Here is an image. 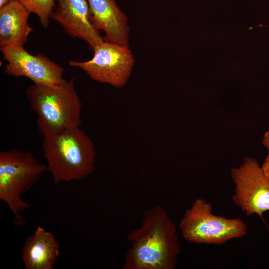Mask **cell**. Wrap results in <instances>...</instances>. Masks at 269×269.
Listing matches in <instances>:
<instances>
[{
	"label": "cell",
	"mask_w": 269,
	"mask_h": 269,
	"mask_svg": "<svg viewBox=\"0 0 269 269\" xmlns=\"http://www.w3.org/2000/svg\"><path fill=\"white\" fill-rule=\"evenodd\" d=\"M47 166L30 151L11 149L0 151V200L14 215L13 223L23 226L21 213L30 208L22 195L40 179Z\"/></svg>",
	"instance_id": "obj_4"
},
{
	"label": "cell",
	"mask_w": 269,
	"mask_h": 269,
	"mask_svg": "<svg viewBox=\"0 0 269 269\" xmlns=\"http://www.w3.org/2000/svg\"><path fill=\"white\" fill-rule=\"evenodd\" d=\"M92 19L105 41L129 46L130 27L126 14L116 0H87Z\"/></svg>",
	"instance_id": "obj_10"
},
{
	"label": "cell",
	"mask_w": 269,
	"mask_h": 269,
	"mask_svg": "<svg viewBox=\"0 0 269 269\" xmlns=\"http://www.w3.org/2000/svg\"><path fill=\"white\" fill-rule=\"evenodd\" d=\"M30 14L16 0L0 8V47H23L33 31L28 23Z\"/></svg>",
	"instance_id": "obj_12"
},
{
	"label": "cell",
	"mask_w": 269,
	"mask_h": 269,
	"mask_svg": "<svg viewBox=\"0 0 269 269\" xmlns=\"http://www.w3.org/2000/svg\"><path fill=\"white\" fill-rule=\"evenodd\" d=\"M42 148L55 184L86 179L95 171L94 143L79 127L44 136Z\"/></svg>",
	"instance_id": "obj_2"
},
{
	"label": "cell",
	"mask_w": 269,
	"mask_h": 269,
	"mask_svg": "<svg viewBox=\"0 0 269 269\" xmlns=\"http://www.w3.org/2000/svg\"><path fill=\"white\" fill-rule=\"evenodd\" d=\"M210 203L196 199L181 219L179 228L188 242L200 244L221 245L244 237L247 226L241 218L228 219L212 213Z\"/></svg>",
	"instance_id": "obj_5"
},
{
	"label": "cell",
	"mask_w": 269,
	"mask_h": 269,
	"mask_svg": "<svg viewBox=\"0 0 269 269\" xmlns=\"http://www.w3.org/2000/svg\"><path fill=\"white\" fill-rule=\"evenodd\" d=\"M3 58L7 61L4 72L8 75L26 77L34 84L53 86L62 85L64 69L42 53L32 55L23 47H0Z\"/></svg>",
	"instance_id": "obj_8"
},
{
	"label": "cell",
	"mask_w": 269,
	"mask_h": 269,
	"mask_svg": "<svg viewBox=\"0 0 269 269\" xmlns=\"http://www.w3.org/2000/svg\"><path fill=\"white\" fill-rule=\"evenodd\" d=\"M262 143L267 148L268 153L262 166V168L267 176L269 178V131L267 132L264 134Z\"/></svg>",
	"instance_id": "obj_14"
},
{
	"label": "cell",
	"mask_w": 269,
	"mask_h": 269,
	"mask_svg": "<svg viewBox=\"0 0 269 269\" xmlns=\"http://www.w3.org/2000/svg\"><path fill=\"white\" fill-rule=\"evenodd\" d=\"M26 94L43 137L81 126L82 103L74 78L59 86L33 84L26 89Z\"/></svg>",
	"instance_id": "obj_3"
},
{
	"label": "cell",
	"mask_w": 269,
	"mask_h": 269,
	"mask_svg": "<svg viewBox=\"0 0 269 269\" xmlns=\"http://www.w3.org/2000/svg\"><path fill=\"white\" fill-rule=\"evenodd\" d=\"M51 18L73 38L85 41L91 50L104 41L94 24L87 0H55Z\"/></svg>",
	"instance_id": "obj_9"
},
{
	"label": "cell",
	"mask_w": 269,
	"mask_h": 269,
	"mask_svg": "<svg viewBox=\"0 0 269 269\" xmlns=\"http://www.w3.org/2000/svg\"><path fill=\"white\" fill-rule=\"evenodd\" d=\"M141 226L127 236L123 269H174L180 252L176 228L161 205L143 212Z\"/></svg>",
	"instance_id": "obj_1"
},
{
	"label": "cell",
	"mask_w": 269,
	"mask_h": 269,
	"mask_svg": "<svg viewBox=\"0 0 269 269\" xmlns=\"http://www.w3.org/2000/svg\"><path fill=\"white\" fill-rule=\"evenodd\" d=\"M59 253V244L54 234L38 226L25 240L21 259L26 269H53Z\"/></svg>",
	"instance_id": "obj_11"
},
{
	"label": "cell",
	"mask_w": 269,
	"mask_h": 269,
	"mask_svg": "<svg viewBox=\"0 0 269 269\" xmlns=\"http://www.w3.org/2000/svg\"><path fill=\"white\" fill-rule=\"evenodd\" d=\"M231 175L235 184L232 200L246 215L262 217L269 210V178L257 159L245 158L231 169Z\"/></svg>",
	"instance_id": "obj_7"
},
{
	"label": "cell",
	"mask_w": 269,
	"mask_h": 269,
	"mask_svg": "<svg viewBox=\"0 0 269 269\" xmlns=\"http://www.w3.org/2000/svg\"><path fill=\"white\" fill-rule=\"evenodd\" d=\"M30 13L36 14L41 25L48 27L50 19L56 6L55 0H16Z\"/></svg>",
	"instance_id": "obj_13"
},
{
	"label": "cell",
	"mask_w": 269,
	"mask_h": 269,
	"mask_svg": "<svg viewBox=\"0 0 269 269\" xmlns=\"http://www.w3.org/2000/svg\"><path fill=\"white\" fill-rule=\"evenodd\" d=\"M86 61L70 60L69 65L84 71L92 80L115 87H123L132 73L134 58L129 46L103 41Z\"/></svg>",
	"instance_id": "obj_6"
},
{
	"label": "cell",
	"mask_w": 269,
	"mask_h": 269,
	"mask_svg": "<svg viewBox=\"0 0 269 269\" xmlns=\"http://www.w3.org/2000/svg\"><path fill=\"white\" fill-rule=\"evenodd\" d=\"M12 0H0V8L7 4Z\"/></svg>",
	"instance_id": "obj_15"
}]
</instances>
